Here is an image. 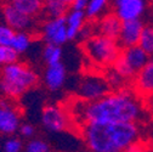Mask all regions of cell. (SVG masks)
Segmentation results:
<instances>
[{"instance_id": "cell-1", "label": "cell", "mask_w": 153, "mask_h": 152, "mask_svg": "<svg viewBox=\"0 0 153 152\" xmlns=\"http://www.w3.org/2000/svg\"><path fill=\"white\" fill-rule=\"evenodd\" d=\"M142 115L137 94L126 88L111 90L95 101L79 100L72 106V116L80 125L88 123H136Z\"/></svg>"}, {"instance_id": "cell-2", "label": "cell", "mask_w": 153, "mask_h": 152, "mask_svg": "<svg viewBox=\"0 0 153 152\" xmlns=\"http://www.w3.org/2000/svg\"><path fill=\"white\" fill-rule=\"evenodd\" d=\"M82 134L90 152H124L137 141L139 127L135 122L88 123L82 125Z\"/></svg>"}, {"instance_id": "cell-3", "label": "cell", "mask_w": 153, "mask_h": 152, "mask_svg": "<svg viewBox=\"0 0 153 152\" xmlns=\"http://www.w3.org/2000/svg\"><path fill=\"white\" fill-rule=\"evenodd\" d=\"M36 72L23 62L6 65L0 72V91L5 98L17 100L38 84Z\"/></svg>"}, {"instance_id": "cell-4", "label": "cell", "mask_w": 153, "mask_h": 152, "mask_svg": "<svg viewBox=\"0 0 153 152\" xmlns=\"http://www.w3.org/2000/svg\"><path fill=\"white\" fill-rule=\"evenodd\" d=\"M83 50L91 63L108 68L116 62L122 48L116 39L95 33L83 40Z\"/></svg>"}, {"instance_id": "cell-5", "label": "cell", "mask_w": 153, "mask_h": 152, "mask_svg": "<svg viewBox=\"0 0 153 152\" xmlns=\"http://www.w3.org/2000/svg\"><path fill=\"white\" fill-rule=\"evenodd\" d=\"M149 59V55L140 45H132L122 49L119 56L112 67L125 80L131 82L136 73L147 63Z\"/></svg>"}, {"instance_id": "cell-6", "label": "cell", "mask_w": 153, "mask_h": 152, "mask_svg": "<svg viewBox=\"0 0 153 152\" xmlns=\"http://www.w3.org/2000/svg\"><path fill=\"white\" fill-rule=\"evenodd\" d=\"M112 89L105 75L85 74L76 85L75 95L83 101H95L105 96Z\"/></svg>"}, {"instance_id": "cell-7", "label": "cell", "mask_w": 153, "mask_h": 152, "mask_svg": "<svg viewBox=\"0 0 153 152\" xmlns=\"http://www.w3.org/2000/svg\"><path fill=\"white\" fill-rule=\"evenodd\" d=\"M9 98L0 99V134L12 135L21 125V112Z\"/></svg>"}, {"instance_id": "cell-8", "label": "cell", "mask_w": 153, "mask_h": 152, "mask_svg": "<svg viewBox=\"0 0 153 152\" xmlns=\"http://www.w3.org/2000/svg\"><path fill=\"white\" fill-rule=\"evenodd\" d=\"M42 38L45 44H53L60 46L68 42L65 16L46 20L42 26Z\"/></svg>"}, {"instance_id": "cell-9", "label": "cell", "mask_w": 153, "mask_h": 152, "mask_svg": "<svg viewBox=\"0 0 153 152\" xmlns=\"http://www.w3.org/2000/svg\"><path fill=\"white\" fill-rule=\"evenodd\" d=\"M42 124L50 133H61L68 128L66 111L57 105H46L42 111Z\"/></svg>"}, {"instance_id": "cell-10", "label": "cell", "mask_w": 153, "mask_h": 152, "mask_svg": "<svg viewBox=\"0 0 153 152\" xmlns=\"http://www.w3.org/2000/svg\"><path fill=\"white\" fill-rule=\"evenodd\" d=\"M132 82V89L141 96H153V57L136 73Z\"/></svg>"}, {"instance_id": "cell-11", "label": "cell", "mask_w": 153, "mask_h": 152, "mask_svg": "<svg viewBox=\"0 0 153 152\" xmlns=\"http://www.w3.org/2000/svg\"><path fill=\"white\" fill-rule=\"evenodd\" d=\"M3 16H4L5 23L10 26L12 29H15L16 32H20V31L28 32L33 28L34 17L21 12L20 10H17L9 3L3 6Z\"/></svg>"}, {"instance_id": "cell-12", "label": "cell", "mask_w": 153, "mask_h": 152, "mask_svg": "<svg viewBox=\"0 0 153 152\" xmlns=\"http://www.w3.org/2000/svg\"><path fill=\"white\" fill-rule=\"evenodd\" d=\"M143 26H145V23L141 21V18L123 21L120 33L117 39L120 48L123 49V48H129L132 45H137L141 32L143 29Z\"/></svg>"}, {"instance_id": "cell-13", "label": "cell", "mask_w": 153, "mask_h": 152, "mask_svg": "<svg viewBox=\"0 0 153 152\" xmlns=\"http://www.w3.org/2000/svg\"><path fill=\"white\" fill-rule=\"evenodd\" d=\"M146 10V0H114V12L122 21L141 18Z\"/></svg>"}, {"instance_id": "cell-14", "label": "cell", "mask_w": 153, "mask_h": 152, "mask_svg": "<svg viewBox=\"0 0 153 152\" xmlns=\"http://www.w3.org/2000/svg\"><path fill=\"white\" fill-rule=\"evenodd\" d=\"M122 20L116 15V12H106L100 18L95 21V33L102 34L105 37L118 39L122 28Z\"/></svg>"}, {"instance_id": "cell-15", "label": "cell", "mask_w": 153, "mask_h": 152, "mask_svg": "<svg viewBox=\"0 0 153 152\" xmlns=\"http://www.w3.org/2000/svg\"><path fill=\"white\" fill-rule=\"evenodd\" d=\"M67 71L62 62L48 66L44 72V84L50 91L60 90L66 82Z\"/></svg>"}, {"instance_id": "cell-16", "label": "cell", "mask_w": 153, "mask_h": 152, "mask_svg": "<svg viewBox=\"0 0 153 152\" xmlns=\"http://www.w3.org/2000/svg\"><path fill=\"white\" fill-rule=\"evenodd\" d=\"M65 18H66L68 40L78 39L79 34H80V32H82V29L85 26L86 20H88L86 15H85V11L71 9L69 11H67Z\"/></svg>"}, {"instance_id": "cell-17", "label": "cell", "mask_w": 153, "mask_h": 152, "mask_svg": "<svg viewBox=\"0 0 153 152\" xmlns=\"http://www.w3.org/2000/svg\"><path fill=\"white\" fill-rule=\"evenodd\" d=\"M7 3L32 17H35L43 12V0H7Z\"/></svg>"}, {"instance_id": "cell-18", "label": "cell", "mask_w": 153, "mask_h": 152, "mask_svg": "<svg viewBox=\"0 0 153 152\" xmlns=\"http://www.w3.org/2000/svg\"><path fill=\"white\" fill-rule=\"evenodd\" d=\"M69 5L63 0H43V13L49 18L63 17L68 11Z\"/></svg>"}, {"instance_id": "cell-19", "label": "cell", "mask_w": 153, "mask_h": 152, "mask_svg": "<svg viewBox=\"0 0 153 152\" xmlns=\"http://www.w3.org/2000/svg\"><path fill=\"white\" fill-rule=\"evenodd\" d=\"M111 0H89L85 7L86 18L90 21H96L103 13L107 12Z\"/></svg>"}, {"instance_id": "cell-20", "label": "cell", "mask_w": 153, "mask_h": 152, "mask_svg": "<svg viewBox=\"0 0 153 152\" xmlns=\"http://www.w3.org/2000/svg\"><path fill=\"white\" fill-rule=\"evenodd\" d=\"M43 60L48 66L62 62V49L60 45L46 44L43 49Z\"/></svg>"}, {"instance_id": "cell-21", "label": "cell", "mask_w": 153, "mask_h": 152, "mask_svg": "<svg viewBox=\"0 0 153 152\" xmlns=\"http://www.w3.org/2000/svg\"><path fill=\"white\" fill-rule=\"evenodd\" d=\"M32 45V35L29 32L27 31H20V32H16L15 37H13V40L11 46L18 52V54H23L26 52Z\"/></svg>"}, {"instance_id": "cell-22", "label": "cell", "mask_w": 153, "mask_h": 152, "mask_svg": "<svg viewBox=\"0 0 153 152\" xmlns=\"http://www.w3.org/2000/svg\"><path fill=\"white\" fill-rule=\"evenodd\" d=\"M137 45H140L149 55V57H153V25L143 26Z\"/></svg>"}, {"instance_id": "cell-23", "label": "cell", "mask_w": 153, "mask_h": 152, "mask_svg": "<svg viewBox=\"0 0 153 152\" xmlns=\"http://www.w3.org/2000/svg\"><path fill=\"white\" fill-rule=\"evenodd\" d=\"M105 78L107 79V82H108V84H109L112 90H119V89L125 88V83L128 82L113 67H108L107 68Z\"/></svg>"}, {"instance_id": "cell-24", "label": "cell", "mask_w": 153, "mask_h": 152, "mask_svg": "<svg viewBox=\"0 0 153 152\" xmlns=\"http://www.w3.org/2000/svg\"><path fill=\"white\" fill-rule=\"evenodd\" d=\"M20 54H18L10 45H0V67L13 63L18 61Z\"/></svg>"}, {"instance_id": "cell-25", "label": "cell", "mask_w": 153, "mask_h": 152, "mask_svg": "<svg viewBox=\"0 0 153 152\" xmlns=\"http://www.w3.org/2000/svg\"><path fill=\"white\" fill-rule=\"evenodd\" d=\"M25 152H50V146L42 139H30L25 147Z\"/></svg>"}, {"instance_id": "cell-26", "label": "cell", "mask_w": 153, "mask_h": 152, "mask_svg": "<svg viewBox=\"0 0 153 152\" xmlns=\"http://www.w3.org/2000/svg\"><path fill=\"white\" fill-rule=\"evenodd\" d=\"M23 142L20 138L11 136L7 138L3 144L4 152H22L23 151Z\"/></svg>"}, {"instance_id": "cell-27", "label": "cell", "mask_w": 153, "mask_h": 152, "mask_svg": "<svg viewBox=\"0 0 153 152\" xmlns=\"http://www.w3.org/2000/svg\"><path fill=\"white\" fill-rule=\"evenodd\" d=\"M16 31L7 25H0V45H10L12 44Z\"/></svg>"}, {"instance_id": "cell-28", "label": "cell", "mask_w": 153, "mask_h": 152, "mask_svg": "<svg viewBox=\"0 0 153 152\" xmlns=\"http://www.w3.org/2000/svg\"><path fill=\"white\" fill-rule=\"evenodd\" d=\"M18 134L25 139H32L35 134V128L29 123H21L20 128H18Z\"/></svg>"}, {"instance_id": "cell-29", "label": "cell", "mask_w": 153, "mask_h": 152, "mask_svg": "<svg viewBox=\"0 0 153 152\" xmlns=\"http://www.w3.org/2000/svg\"><path fill=\"white\" fill-rule=\"evenodd\" d=\"M88 1H89V0H73V3L71 4V9L85 11V7L88 5Z\"/></svg>"}, {"instance_id": "cell-30", "label": "cell", "mask_w": 153, "mask_h": 152, "mask_svg": "<svg viewBox=\"0 0 153 152\" xmlns=\"http://www.w3.org/2000/svg\"><path fill=\"white\" fill-rule=\"evenodd\" d=\"M124 152H145V148H143V146L141 144L135 141L134 144H131L130 146H128Z\"/></svg>"}, {"instance_id": "cell-31", "label": "cell", "mask_w": 153, "mask_h": 152, "mask_svg": "<svg viewBox=\"0 0 153 152\" xmlns=\"http://www.w3.org/2000/svg\"><path fill=\"white\" fill-rule=\"evenodd\" d=\"M63 1H65V3H66V4H68V5H69V6H71V4H72V3H73V0H63Z\"/></svg>"}, {"instance_id": "cell-32", "label": "cell", "mask_w": 153, "mask_h": 152, "mask_svg": "<svg viewBox=\"0 0 153 152\" xmlns=\"http://www.w3.org/2000/svg\"><path fill=\"white\" fill-rule=\"evenodd\" d=\"M152 108H153V105H152Z\"/></svg>"}, {"instance_id": "cell-33", "label": "cell", "mask_w": 153, "mask_h": 152, "mask_svg": "<svg viewBox=\"0 0 153 152\" xmlns=\"http://www.w3.org/2000/svg\"><path fill=\"white\" fill-rule=\"evenodd\" d=\"M151 1H153V0H151Z\"/></svg>"}]
</instances>
